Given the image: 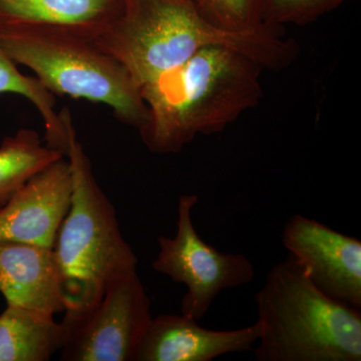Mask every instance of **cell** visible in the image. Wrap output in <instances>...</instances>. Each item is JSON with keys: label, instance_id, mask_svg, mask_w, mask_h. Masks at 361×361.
I'll use <instances>...</instances> for the list:
<instances>
[{"label": "cell", "instance_id": "obj_1", "mask_svg": "<svg viewBox=\"0 0 361 361\" xmlns=\"http://www.w3.org/2000/svg\"><path fill=\"white\" fill-rule=\"evenodd\" d=\"M255 61L211 47L141 87L148 110L139 132L157 154L179 153L199 135L223 132L263 97Z\"/></svg>", "mask_w": 361, "mask_h": 361}, {"label": "cell", "instance_id": "obj_2", "mask_svg": "<svg viewBox=\"0 0 361 361\" xmlns=\"http://www.w3.org/2000/svg\"><path fill=\"white\" fill-rule=\"evenodd\" d=\"M92 40L127 70L140 89L207 47H227L264 68L274 63L280 49L271 28H221L205 18L193 0H125L120 16Z\"/></svg>", "mask_w": 361, "mask_h": 361}, {"label": "cell", "instance_id": "obj_3", "mask_svg": "<svg viewBox=\"0 0 361 361\" xmlns=\"http://www.w3.org/2000/svg\"><path fill=\"white\" fill-rule=\"evenodd\" d=\"M258 361H360L361 310L322 293L289 255L255 295Z\"/></svg>", "mask_w": 361, "mask_h": 361}, {"label": "cell", "instance_id": "obj_4", "mask_svg": "<svg viewBox=\"0 0 361 361\" xmlns=\"http://www.w3.org/2000/svg\"><path fill=\"white\" fill-rule=\"evenodd\" d=\"M66 157L73 174V201L52 251L61 273L63 320H73L94 310L111 282L137 271V258L123 238L115 207L97 184L75 129Z\"/></svg>", "mask_w": 361, "mask_h": 361}, {"label": "cell", "instance_id": "obj_5", "mask_svg": "<svg viewBox=\"0 0 361 361\" xmlns=\"http://www.w3.org/2000/svg\"><path fill=\"white\" fill-rule=\"evenodd\" d=\"M0 44L51 94L106 104L118 120L137 130L146 122L139 85L89 37L54 26H20L0 30Z\"/></svg>", "mask_w": 361, "mask_h": 361}, {"label": "cell", "instance_id": "obj_6", "mask_svg": "<svg viewBox=\"0 0 361 361\" xmlns=\"http://www.w3.org/2000/svg\"><path fill=\"white\" fill-rule=\"evenodd\" d=\"M199 202L196 195H182L178 204L177 233L173 238L160 236L153 269L187 292L180 301V314L201 320L225 289L250 283L255 268L240 253H223L206 243L195 228L192 210Z\"/></svg>", "mask_w": 361, "mask_h": 361}, {"label": "cell", "instance_id": "obj_7", "mask_svg": "<svg viewBox=\"0 0 361 361\" xmlns=\"http://www.w3.org/2000/svg\"><path fill=\"white\" fill-rule=\"evenodd\" d=\"M153 316L137 271L114 280L87 314L61 322L63 361H135Z\"/></svg>", "mask_w": 361, "mask_h": 361}, {"label": "cell", "instance_id": "obj_8", "mask_svg": "<svg viewBox=\"0 0 361 361\" xmlns=\"http://www.w3.org/2000/svg\"><path fill=\"white\" fill-rule=\"evenodd\" d=\"M282 242L325 295L361 310V242L305 216L285 225Z\"/></svg>", "mask_w": 361, "mask_h": 361}, {"label": "cell", "instance_id": "obj_9", "mask_svg": "<svg viewBox=\"0 0 361 361\" xmlns=\"http://www.w3.org/2000/svg\"><path fill=\"white\" fill-rule=\"evenodd\" d=\"M73 174L65 157L32 176L0 210V242L52 249L73 201Z\"/></svg>", "mask_w": 361, "mask_h": 361}, {"label": "cell", "instance_id": "obj_10", "mask_svg": "<svg viewBox=\"0 0 361 361\" xmlns=\"http://www.w3.org/2000/svg\"><path fill=\"white\" fill-rule=\"evenodd\" d=\"M258 322L243 329L211 330L180 314L152 318L135 361H212L227 353L253 350Z\"/></svg>", "mask_w": 361, "mask_h": 361}, {"label": "cell", "instance_id": "obj_11", "mask_svg": "<svg viewBox=\"0 0 361 361\" xmlns=\"http://www.w3.org/2000/svg\"><path fill=\"white\" fill-rule=\"evenodd\" d=\"M0 293L9 306L51 315L65 312L61 273L52 249L0 242Z\"/></svg>", "mask_w": 361, "mask_h": 361}, {"label": "cell", "instance_id": "obj_12", "mask_svg": "<svg viewBox=\"0 0 361 361\" xmlns=\"http://www.w3.org/2000/svg\"><path fill=\"white\" fill-rule=\"evenodd\" d=\"M125 0H0V30L54 26L94 39L122 13Z\"/></svg>", "mask_w": 361, "mask_h": 361}, {"label": "cell", "instance_id": "obj_13", "mask_svg": "<svg viewBox=\"0 0 361 361\" xmlns=\"http://www.w3.org/2000/svg\"><path fill=\"white\" fill-rule=\"evenodd\" d=\"M54 315L7 305L0 315V361H47L65 344Z\"/></svg>", "mask_w": 361, "mask_h": 361}, {"label": "cell", "instance_id": "obj_14", "mask_svg": "<svg viewBox=\"0 0 361 361\" xmlns=\"http://www.w3.org/2000/svg\"><path fill=\"white\" fill-rule=\"evenodd\" d=\"M6 92L25 97L37 108L44 120L45 145L66 157L71 132L75 128L70 111L63 109L58 113L54 94L45 89L37 78L23 75L0 44V94Z\"/></svg>", "mask_w": 361, "mask_h": 361}, {"label": "cell", "instance_id": "obj_15", "mask_svg": "<svg viewBox=\"0 0 361 361\" xmlns=\"http://www.w3.org/2000/svg\"><path fill=\"white\" fill-rule=\"evenodd\" d=\"M63 157L33 130L21 129L4 137L0 145V210L32 176Z\"/></svg>", "mask_w": 361, "mask_h": 361}, {"label": "cell", "instance_id": "obj_16", "mask_svg": "<svg viewBox=\"0 0 361 361\" xmlns=\"http://www.w3.org/2000/svg\"><path fill=\"white\" fill-rule=\"evenodd\" d=\"M214 25L233 32H250L264 26L263 0H193Z\"/></svg>", "mask_w": 361, "mask_h": 361}, {"label": "cell", "instance_id": "obj_17", "mask_svg": "<svg viewBox=\"0 0 361 361\" xmlns=\"http://www.w3.org/2000/svg\"><path fill=\"white\" fill-rule=\"evenodd\" d=\"M350 0H263V23L307 25Z\"/></svg>", "mask_w": 361, "mask_h": 361}]
</instances>
